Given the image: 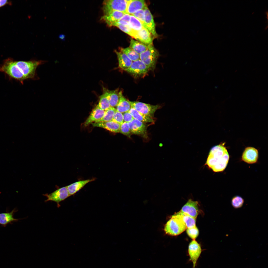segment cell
Returning <instances> with one entry per match:
<instances>
[{
    "instance_id": "obj_7",
    "label": "cell",
    "mask_w": 268,
    "mask_h": 268,
    "mask_svg": "<svg viewBox=\"0 0 268 268\" xmlns=\"http://www.w3.org/2000/svg\"><path fill=\"white\" fill-rule=\"evenodd\" d=\"M131 107L140 112L153 118L154 114L161 106L159 105H152L138 101H130Z\"/></svg>"
},
{
    "instance_id": "obj_13",
    "label": "cell",
    "mask_w": 268,
    "mask_h": 268,
    "mask_svg": "<svg viewBox=\"0 0 268 268\" xmlns=\"http://www.w3.org/2000/svg\"><path fill=\"white\" fill-rule=\"evenodd\" d=\"M154 38L152 34L144 27L136 32L134 37V38L147 46L152 43Z\"/></svg>"
},
{
    "instance_id": "obj_21",
    "label": "cell",
    "mask_w": 268,
    "mask_h": 268,
    "mask_svg": "<svg viewBox=\"0 0 268 268\" xmlns=\"http://www.w3.org/2000/svg\"><path fill=\"white\" fill-rule=\"evenodd\" d=\"M121 11H115L109 14L104 15L101 18L109 26H111L113 23L120 19L125 14Z\"/></svg>"
},
{
    "instance_id": "obj_23",
    "label": "cell",
    "mask_w": 268,
    "mask_h": 268,
    "mask_svg": "<svg viewBox=\"0 0 268 268\" xmlns=\"http://www.w3.org/2000/svg\"><path fill=\"white\" fill-rule=\"evenodd\" d=\"M111 107H115L118 104L120 98V91L118 89L112 90L106 89Z\"/></svg>"
},
{
    "instance_id": "obj_18",
    "label": "cell",
    "mask_w": 268,
    "mask_h": 268,
    "mask_svg": "<svg viewBox=\"0 0 268 268\" xmlns=\"http://www.w3.org/2000/svg\"><path fill=\"white\" fill-rule=\"evenodd\" d=\"M91 124L94 127L103 128L115 133L120 132L121 125L112 121L94 122Z\"/></svg>"
},
{
    "instance_id": "obj_3",
    "label": "cell",
    "mask_w": 268,
    "mask_h": 268,
    "mask_svg": "<svg viewBox=\"0 0 268 268\" xmlns=\"http://www.w3.org/2000/svg\"><path fill=\"white\" fill-rule=\"evenodd\" d=\"M187 228L181 217L176 213L167 222L164 230L167 234L174 236L180 234Z\"/></svg>"
},
{
    "instance_id": "obj_32",
    "label": "cell",
    "mask_w": 268,
    "mask_h": 268,
    "mask_svg": "<svg viewBox=\"0 0 268 268\" xmlns=\"http://www.w3.org/2000/svg\"><path fill=\"white\" fill-rule=\"evenodd\" d=\"M115 26L117 27L122 31L134 38L136 31H134L130 26L116 23L113 24L111 26Z\"/></svg>"
},
{
    "instance_id": "obj_40",
    "label": "cell",
    "mask_w": 268,
    "mask_h": 268,
    "mask_svg": "<svg viewBox=\"0 0 268 268\" xmlns=\"http://www.w3.org/2000/svg\"><path fill=\"white\" fill-rule=\"evenodd\" d=\"M130 16L131 15L129 14H125L120 19L129 23L130 19Z\"/></svg>"
},
{
    "instance_id": "obj_36",
    "label": "cell",
    "mask_w": 268,
    "mask_h": 268,
    "mask_svg": "<svg viewBox=\"0 0 268 268\" xmlns=\"http://www.w3.org/2000/svg\"><path fill=\"white\" fill-rule=\"evenodd\" d=\"M132 15L138 19L142 23L143 27L144 26L145 13L144 9H140L137 11Z\"/></svg>"
},
{
    "instance_id": "obj_26",
    "label": "cell",
    "mask_w": 268,
    "mask_h": 268,
    "mask_svg": "<svg viewBox=\"0 0 268 268\" xmlns=\"http://www.w3.org/2000/svg\"><path fill=\"white\" fill-rule=\"evenodd\" d=\"M130 47L139 54L147 49V46L133 39L131 40Z\"/></svg>"
},
{
    "instance_id": "obj_24",
    "label": "cell",
    "mask_w": 268,
    "mask_h": 268,
    "mask_svg": "<svg viewBox=\"0 0 268 268\" xmlns=\"http://www.w3.org/2000/svg\"><path fill=\"white\" fill-rule=\"evenodd\" d=\"M128 112L131 114L134 119L143 123H145L153 122L154 121L153 118L140 112L132 107Z\"/></svg>"
},
{
    "instance_id": "obj_14",
    "label": "cell",
    "mask_w": 268,
    "mask_h": 268,
    "mask_svg": "<svg viewBox=\"0 0 268 268\" xmlns=\"http://www.w3.org/2000/svg\"><path fill=\"white\" fill-rule=\"evenodd\" d=\"M258 157V150L253 147H248L245 149L243 153L242 159L246 163L252 164L257 162Z\"/></svg>"
},
{
    "instance_id": "obj_9",
    "label": "cell",
    "mask_w": 268,
    "mask_h": 268,
    "mask_svg": "<svg viewBox=\"0 0 268 268\" xmlns=\"http://www.w3.org/2000/svg\"><path fill=\"white\" fill-rule=\"evenodd\" d=\"M47 199L45 202L52 201L56 202L58 207L60 206V203L70 196L67 186L63 187L57 189L49 194H43Z\"/></svg>"
},
{
    "instance_id": "obj_8",
    "label": "cell",
    "mask_w": 268,
    "mask_h": 268,
    "mask_svg": "<svg viewBox=\"0 0 268 268\" xmlns=\"http://www.w3.org/2000/svg\"><path fill=\"white\" fill-rule=\"evenodd\" d=\"M149 69L148 67L140 60L133 62L130 67L126 71L135 78L144 76Z\"/></svg>"
},
{
    "instance_id": "obj_2",
    "label": "cell",
    "mask_w": 268,
    "mask_h": 268,
    "mask_svg": "<svg viewBox=\"0 0 268 268\" xmlns=\"http://www.w3.org/2000/svg\"><path fill=\"white\" fill-rule=\"evenodd\" d=\"M0 72H3L10 79L19 81L22 84H23L24 81L26 79L16 65L15 61L12 58H8L4 60L0 66Z\"/></svg>"
},
{
    "instance_id": "obj_12",
    "label": "cell",
    "mask_w": 268,
    "mask_h": 268,
    "mask_svg": "<svg viewBox=\"0 0 268 268\" xmlns=\"http://www.w3.org/2000/svg\"><path fill=\"white\" fill-rule=\"evenodd\" d=\"M180 211L196 219L199 212L198 202L193 201L191 199H189L182 207Z\"/></svg>"
},
{
    "instance_id": "obj_4",
    "label": "cell",
    "mask_w": 268,
    "mask_h": 268,
    "mask_svg": "<svg viewBox=\"0 0 268 268\" xmlns=\"http://www.w3.org/2000/svg\"><path fill=\"white\" fill-rule=\"evenodd\" d=\"M15 62L20 71L27 79L34 78L37 67L44 61L33 60L28 61H15Z\"/></svg>"
},
{
    "instance_id": "obj_1",
    "label": "cell",
    "mask_w": 268,
    "mask_h": 268,
    "mask_svg": "<svg viewBox=\"0 0 268 268\" xmlns=\"http://www.w3.org/2000/svg\"><path fill=\"white\" fill-rule=\"evenodd\" d=\"M229 159V153L224 144H220L211 148L205 165L214 172H221L226 168Z\"/></svg>"
},
{
    "instance_id": "obj_38",
    "label": "cell",
    "mask_w": 268,
    "mask_h": 268,
    "mask_svg": "<svg viewBox=\"0 0 268 268\" xmlns=\"http://www.w3.org/2000/svg\"><path fill=\"white\" fill-rule=\"evenodd\" d=\"M122 114L124 122L129 123L134 119L132 115L129 112H126Z\"/></svg>"
},
{
    "instance_id": "obj_19",
    "label": "cell",
    "mask_w": 268,
    "mask_h": 268,
    "mask_svg": "<svg viewBox=\"0 0 268 268\" xmlns=\"http://www.w3.org/2000/svg\"><path fill=\"white\" fill-rule=\"evenodd\" d=\"M95 178L79 181L71 184L67 186V188L70 196L75 195L87 183L94 181Z\"/></svg>"
},
{
    "instance_id": "obj_10",
    "label": "cell",
    "mask_w": 268,
    "mask_h": 268,
    "mask_svg": "<svg viewBox=\"0 0 268 268\" xmlns=\"http://www.w3.org/2000/svg\"><path fill=\"white\" fill-rule=\"evenodd\" d=\"M202 250L200 245L195 240H193L189 244L188 253L189 260L193 264V268H195Z\"/></svg>"
},
{
    "instance_id": "obj_6",
    "label": "cell",
    "mask_w": 268,
    "mask_h": 268,
    "mask_svg": "<svg viewBox=\"0 0 268 268\" xmlns=\"http://www.w3.org/2000/svg\"><path fill=\"white\" fill-rule=\"evenodd\" d=\"M127 4V0H105L103 3L102 10L104 15H108L115 11L126 14Z\"/></svg>"
},
{
    "instance_id": "obj_29",
    "label": "cell",
    "mask_w": 268,
    "mask_h": 268,
    "mask_svg": "<svg viewBox=\"0 0 268 268\" xmlns=\"http://www.w3.org/2000/svg\"><path fill=\"white\" fill-rule=\"evenodd\" d=\"M120 51L125 54L133 62L140 59V54L130 47L120 48Z\"/></svg>"
},
{
    "instance_id": "obj_35",
    "label": "cell",
    "mask_w": 268,
    "mask_h": 268,
    "mask_svg": "<svg viewBox=\"0 0 268 268\" xmlns=\"http://www.w3.org/2000/svg\"><path fill=\"white\" fill-rule=\"evenodd\" d=\"M187 233L189 236L193 240H195L199 234V231L196 226L189 228H187Z\"/></svg>"
},
{
    "instance_id": "obj_33",
    "label": "cell",
    "mask_w": 268,
    "mask_h": 268,
    "mask_svg": "<svg viewBox=\"0 0 268 268\" xmlns=\"http://www.w3.org/2000/svg\"><path fill=\"white\" fill-rule=\"evenodd\" d=\"M231 203L232 206L234 208H238L242 206L244 203V200L241 197L236 196L232 198Z\"/></svg>"
},
{
    "instance_id": "obj_41",
    "label": "cell",
    "mask_w": 268,
    "mask_h": 268,
    "mask_svg": "<svg viewBox=\"0 0 268 268\" xmlns=\"http://www.w3.org/2000/svg\"><path fill=\"white\" fill-rule=\"evenodd\" d=\"M58 37L59 39L62 41H64L65 40V35L63 34H59Z\"/></svg>"
},
{
    "instance_id": "obj_11",
    "label": "cell",
    "mask_w": 268,
    "mask_h": 268,
    "mask_svg": "<svg viewBox=\"0 0 268 268\" xmlns=\"http://www.w3.org/2000/svg\"><path fill=\"white\" fill-rule=\"evenodd\" d=\"M129 124L132 134L138 135L144 138H147V127L145 123L134 119Z\"/></svg>"
},
{
    "instance_id": "obj_28",
    "label": "cell",
    "mask_w": 268,
    "mask_h": 268,
    "mask_svg": "<svg viewBox=\"0 0 268 268\" xmlns=\"http://www.w3.org/2000/svg\"><path fill=\"white\" fill-rule=\"evenodd\" d=\"M14 210L10 212L3 213L0 214V224L5 225L13 221L18 220L13 217V213Z\"/></svg>"
},
{
    "instance_id": "obj_16",
    "label": "cell",
    "mask_w": 268,
    "mask_h": 268,
    "mask_svg": "<svg viewBox=\"0 0 268 268\" xmlns=\"http://www.w3.org/2000/svg\"><path fill=\"white\" fill-rule=\"evenodd\" d=\"M105 111L99 107L97 105L93 109L90 114L84 122L85 127L95 122L102 118L104 115Z\"/></svg>"
},
{
    "instance_id": "obj_25",
    "label": "cell",
    "mask_w": 268,
    "mask_h": 268,
    "mask_svg": "<svg viewBox=\"0 0 268 268\" xmlns=\"http://www.w3.org/2000/svg\"><path fill=\"white\" fill-rule=\"evenodd\" d=\"M106 89L103 88V94L99 97L97 105L102 109L105 111L111 107L107 93Z\"/></svg>"
},
{
    "instance_id": "obj_27",
    "label": "cell",
    "mask_w": 268,
    "mask_h": 268,
    "mask_svg": "<svg viewBox=\"0 0 268 268\" xmlns=\"http://www.w3.org/2000/svg\"><path fill=\"white\" fill-rule=\"evenodd\" d=\"M176 213L181 217L187 228H191L196 226V219L180 211Z\"/></svg>"
},
{
    "instance_id": "obj_31",
    "label": "cell",
    "mask_w": 268,
    "mask_h": 268,
    "mask_svg": "<svg viewBox=\"0 0 268 268\" xmlns=\"http://www.w3.org/2000/svg\"><path fill=\"white\" fill-rule=\"evenodd\" d=\"M116 110L115 108L111 107L105 111L104 115L102 118L95 122L112 121Z\"/></svg>"
},
{
    "instance_id": "obj_30",
    "label": "cell",
    "mask_w": 268,
    "mask_h": 268,
    "mask_svg": "<svg viewBox=\"0 0 268 268\" xmlns=\"http://www.w3.org/2000/svg\"><path fill=\"white\" fill-rule=\"evenodd\" d=\"M129 24L130 27L136 32L138 31L144 27L140 22L132 15H131Z\"/></svg>"
},
{
    "instance_id": "obj_39",
    "label": "cell",
    "mask_w": 268,
    "mask_h": 268,
    "mask_svg": "<svg viewBox=\"0 0 268 268\" xmlns=\"http://www.w3.org/2000/svg\"><path fill=\"white\" fill-rule=\"evenodd\" d=\"M12 4V2L10 1L6 0H0V7L4 6L6 5H11Z\"/></svg>"
},
{
    "instance_id": "obj_22",
    "label": "cell",
    "mask_w": 268,
    "mask_h": 268,
    "mask_svg": "<svg viewBox=\"0 0 268 268\" xmlns=\"http://www.w3.org/2000/svg\"><path fill=\"white\" fill-rule=\"evenodd\" d=\"M131 107L130 101L124 96L122 91H120V100L115 108L116 110L123 113L128 112Z\"/></svg>"
},
{
    "instance_id": "obj_20",
    "label": "cell",
    "mask_w": 268,
    "mask_h": 268,
    "mask_svg": "<svg viewBox=\"0 0 268 268\" xmlns=\"http://www.w3.org/2000/svg\"><path fill=\"white\" fill-rule=\"evenodd\" d=\"M115 52L117 56L119 67L126 71L130 67L133 62L123 52L116 50Z\"/></svg>"
},
{
    "instance_id": "obj_15",
    "label": "cell",
    "mask_w": 268,
    "mask_h": 268,
    "mask_svg": "<svg viewBox=\"0 0 268 268\" xmlns=\"http://www.w3.org/2000/svg\"><path fill=\"white\" fill-rule=\"evenodd\" d=\"M144 10L145 13L144 27L149 31L154 38H156L158 35L156 31L155 24L153 16L146 6L144 7Z\"/></svg>"
},
{
    "instance_id": "obj_17",
    "label": "cell",
    "mask_w": 268,
    "mask_h": 268,
    "mask_svg": "<svg viewBox=\"0 0 268 268\" xmlns=\"http://www.w3.org/2000/svg\"><path fill=\"white\" fill-rule=\"evenodd\" d=\"M127 1L126 14L130 15L139 10L143 9L146 6L145 1L143 0H127Z\"/></svg>"
},
{
    "instance_id": "obj_5",
    "label": "cell",
    "mask_w": 268,
    "mask_h": 268,
    "mask_svg": "<svg viewBox=\"0 0 268 268\" xmlns=\"http://www.w3.org/2000/svg\"><path fill=\"white\" fill-rule=\"evenodd\" d=\"M147 46V49L140 54V59L148 67L149 70H153L155 67L159 54L152 43Z\"/></svg>"
},
{
    "instance_id": "obj_34",
    "label": "cell",
    "mask_w": 268,
    "mask_h": 268,
    "mask_svg": "<svg viewBox=\"0 0 268 268\" xmlns=\"http://www.w3.org/2000/svg\"><path fill=\"white\" fill-rule=\"evenodd\" d=\"M119 133L129 137H130L132 134L128 123L124 122L121 124Z\"/></svg>"
},
{
    "instance_id": "obj_37",
    "label": "cell",
    "mask_w": 268,
    "mask_h": 268,
    "mask_svg": "<svg viewBox=\"0 0 268 268\" xmlns=\"http://www.w3.org/2000/svg\"><path fill=\"white\" fill-rule=\"evenodd\" d=\"M112 121L121 124H122L124 122L122 113L116 110Z\"/></svg>"
}]
</instances>
